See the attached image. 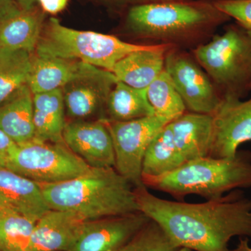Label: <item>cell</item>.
I'll return each mask as SVG.
<instances>
[{
    "label": "cell",
    "instance_id": "obj_7",
    "mask_svg": "<svg viewBox=\"0 0 251 251\" xmlns=\"http://www.w3.org/2000/svg\"><path fill=\"white\" fill-rule=\"evenodd\" d=\"M4 168L37 184H52L76 178L92 168L64 142L54 143L34 139L15 144Z\"/></svg>",
    "mask_w": 251,
    "mask_h": 251
},
{
    "label": "cell",
    "instance_id": "obj_9",
    "mask_svg": "<svg viewBox=\"0 0 251 251\" xmlns=\"http://www.w3.org/2000/svg\"><path fill=\"white\" fill-rule=\"evenodd\" d=\"M165 69L186 109L196 113H214L222 96L197 61L172 49L167 54Z\"/></svg>",
    "mask_w": 251,
    "mask_h": 251
},
{
    "label": "cell",
    "instance_id": "obj_33",
    "mask_svg": "<svg viewBox=\"0 0 251 251\" xmlns=\"http://www.w3.org/2000/svg\"><path fill=\"white\" fill-rule=\"evenodd\" d=\"M23 11H29L36 9L38 0H15Z\"/></svg>",
    "mask_w": 251,
    "mask_h": 251
},
{
    "label": "cell",
    "instance_id": "obj_19",
    "mask_svg": "<svg viewBox=\"0 0 251 251\" xmlns=\"http://www.w3.org/2000/svg\"><path fill=\"white\" fill-rule=\"evenodd\" d=\"M34 140L63 143L65 105L62 89L33 94Z\"/></svg>",
    "mask_w": 251,
    "mask_h": 251
},
{
    "label": "cell",
    "instance_id": "obj_15",
    "mask_svg": "<svg viewBox=\"0 0 251 251\" xmlns=\"http://www.w3.org/2000/svg\"><path fill=\"white\" fill-rule=\"evenodd\" d=\"M0 209H10L37 222L50 208L37 183L0 168Z\"/></svg>",
    "mask_w": 251,
    "mask_h": 251
},
{
    "label": "cell",
    "instance_id": "obj_24",
    "mask_svg": "<svg viewBox=\"0 0 251 251\" xmlns=\"http://www.w3.org/2000/svg\"><path fill=\"white\" fill-rule=\"evenodd\" d=\"M184 161L175 147L169 123L153 138L145 152L143 176H158L175 171Z\"/></svg>",
    "mask_w": 251,
    "mask_h": 251
},
{
    "label": "cell",
    "instance_id": "obj_34",
    "mask_svg": "<svg viewBox=\"0 0 251 251\" xmlns=\"http://www.w3.org/2000/svg\"><path fill=\"white\" fill-rule=\"evenodd\" d=\"M230 251H251V247L249 246L248 238H245V239L241 238L237 248Z\"/></svg>",
    "mask_w": 251,
    "mask_h": 251
},
{
    "label": "cell",
    "instance_id": "obj_14",
    "mask_svg": "<svg viewBox=\"0 0 251 251\" xmlns=\"http://www.w3.org/2000/svg\"><path fill=\"white\" fill-rule=\"evenodd\" d=\"M85 221L71 211L50 209L36 223L27 251H70Z\"/></svg>",
    "mask_w": 251,
    "mask_h": 251
},
{
    "label": "cell",
    "instance_id": "obj_35",
    "mask_svg": "<svg viewBox=\"0 0 251 251\" xmlns=\"http://www.w3.org/2000/svg\"><path fill=\"white\" fill-rule=\"evenodd\" d=\"M178 251H193L191 250V249H186V248H181V249H179Z\"/></svg>",
    "mask_w": 251,
    "mask_h": 251
},
{
    "label": "cell",
    "instance_id": "obj_11",
    "mask_svg": "<svg viewBox=\"0 0 251 251\" xmlns=\"http://www.w3.org/2000/svg\"><path fill=\"white\" fill-rule=\"evenodd\" d=\"M113 73L94 67L62 89L66 116L72 120L89 119L105 112L109 94L117 83Z\"/></svg>",
    "mask_w": 251,
    "mask_h": 251
},
{
    "label": "cell",
    "instance_id": "obj_3",
    "mask_svg": "<svg viewBox=\"0 0 251 251\" xmlns=\"http://www.w3.org/2000/svg\"><path fill=\"white\" fill-rule=\"evenodd\" d=\"M148 188L182 201L189 195L216 199L236 189L251 188V151H238L230 158L206 156L186 162L158 176H143Z\"/></svg>",
    "mask_w": 251,
    "mask_h": 251
},
{
    "label": "cell",
    "instance_id": "obj_17",
    "mask_svg": "<svg viewBox=\"0 0 251 251\" xmlns=\"http://www.w3.org/2000/svg\"><path fill=\"white\" fill-rule=\"evenodd\" d=\"M169 125L175 147L184 163L209 156L212 143L211 115L185 112Z\"/></svg>",
    "mask_w": 251,
    "mask_h": 251
},
{
    "label": "cell",
    "instance_id": "obj_10",
    "mask_svg": "<svg viewBox=\"0 0 251 251\" xmlns=\"http://www.w3.org/2000/svg\"><path fill=\"white\" fill-rule=\"evenodd\" d=\"M212 117V143L209 156L230 158L242 144L251 141V98L242 100L223 96Z\"/></svg>",
    "mask_w": 251,
    "mask_h": 251
},
{
    "label": "cell",
    "instance_id": "obj_2",
    "mask_svg": "<svg viewBox=\"0 0 251 251\" xmlns=\"http://www.w3.org/2000/svg\"><path fill=\"white\" fill-rule=\"evenodd\" d=\"M38 184L50 209L71 211L85 221L139 211L135 186L115 168H92L69 181Z\"/></svg>",
    "mask_w": 251,
    "mask_h": 251
},
{
    "label": "cell",
    "instance_id": "obj_26",
    "mask_svg": "<svg viewBox=\"0 0 251 251\" xmlns=\"http://www.w3.org/2000/svg\"><path fill=\"white\" fill-rule=\"evenodd\" d=\"M36 223L16 211L0 209V251H27Z\"/></svg>",
    "mask_w": 251,
    "mask_h": 251
},
{
    "label": "cell",
    "instance_id": "obj_30",
    "mask_svg": "<svg viewBox=\"0 0 251 251\" xmlns=\"http://www.w3.org/2000/svg\"><path fill=\"white\" fill-rule=\"evenodd\" d=\"M21 11L15 0H0V21L14 16Z\"/></svg>",
    "mask_w": 251,
    "mask_h": 251
},
{
    "label": "cell",
    "instance_id": "obj_37",
    "mask_svg": "<svg viewBox=\"0 0 251 251\" xmlns=\"http://www.w3.org/2000/svg\"></svg>",
    "mask_w": 251,
    "mask_h": 251
},
{
    "label": "cell",
    "instance_id": "obj_4",
    "mask_svg": "<svg viewBox=\"0 0 251 251\" xmlns=\"http://www.w3.org/2000/svg\"><path fill=\"white\" fill-rule=\"evenodd\" d=\"M229 19L214 4L158 0L132 6L126 22L134 35L173 45L199 39Z\"/></svg>",
    "mask_w": 251,
    "mask_h": 251
},
{
    "label": "cell",
    "instance_id": "obj_1",
    "mask_svg": "<svg viewBox=\"0 0 251 251\" xmlns=\"http://www.w3.org/2000/svg\"><path fill=\"white\" fill-rule=\"evenodd\" d=\"M134 191L139 211L159 225L179 248L230 251L232 237L251 238V198L240 189L202 203L161 199L145 185Z\"/></svg>",
    "mask_w": 251,
    "mask_h": 251
},
{
    "label": "cell",
    "instance_id": "obj_22",
    "mask_svg": "<svg viewBox=\"0 0 251 251\" xmlns=\"http://www.w3.org/2000/svg\"><path fill=\"white\" fill-rule=\"evenodd\" d=\"M106 120L126 122L152 116L154 110L149 102L147 90H139L117 81L105 105Z\"/></svg>",
    "mask_w": 251,
    "mask_h": 251
},
{
    "label": "cell",
    "instance_id": "obj_25",
    "mask_svg": "<svg viewBox=\"0 0 251 251\" xmlns=\"http://www.w3.org/2000/svg\"><path fill=\"white\" fill-rule=\"evenodd\" d=\"M147 97L155 115L169 122L186 112V105L166 69L149 86Z\"/></svg>",
    "mask_w": 251,
    "mask_h": 251
},
{
    "label": "cell",
    "instance_id": "obj_29",
    "mask_svg": "<svg viewBox=\"0 0 251 251\" xmlns=\"http://www.w3.org/2000/svg\"><path fill=\"white\" fill-rule=\"evenodd\" d=\"M41 8L46 13L55 15L60 13L67 6L68 0H38Z\"/></svg>",
    "mask_w": 251,
    "mask_h": 251
},
{
    "label": "cell",
    "instance_id": "obj_31",
    "mask_svg": "<svg viewBox=\"0 0 251 251\" xmlns=\"http://www.w3.org/2000/svg\"><path fill=\"white\" fill-rule=\"evenodd\" d=\"M15 144L16 143L0 130V168H4L10 150L14 146Z\"/></svg>",
    "mask_w": 251,
    "mask_h": 251
},
{
    "label": "cell",
    "instance_id": "obj_18",
    "mask_svg": "<svg viewBox=\"0 0 251 251\" xmlns=\"http://www.w3.org/2000/svg\"><path fill=\"white\" fill-rule=\"evenodd\" d=\"M93 67L77 59L45 57L34 53L27 85L33 94L59 90Z\"/></svg>",
    "mask_w": 251,
    "mask_h": 251
},
{
    "label": "cell",
    "instance_id": "obj_21",
    "mask_svg": "<svg viewBox=\"0 0 251 251\" xmlns=\"http://www.w3.org/2000/svg\"><path fill=\"white\" fill-rule=\"evenodd\" d=\"M44 29V14L37 9L21 11L0 21V49L34 52Z\"/></svg>",
    "mask_w": 251,
    "mask_h": 251
},
{
    "label": "cell",
    "instance_id": "obj_32",
    "mask_svg": "<svg viewBox=\"0 0 251 251\" xmlns=\"http://www.w3.org/2000/svg\"><path fill=\"white\" fill-rule=\"evenodd\" d=\"M105 2L114 5H126L133 4V6L136 4H143V3L150 2V1H158V0H101Z\"/></svg>",
    "mask_w": 251,
    "mask_h": 251
},
{
    "label": "cell",
    "instance_id": "obj_28",
    "mask_svg": "<svg viewBox=\"0 0 251 251\" xmlns=\"http://www.w3.org/2000/svg\"><path fill=\"white\" fill-rule=\"evenodd\" d=\"M214 5L226 16L235 20L251 37V0H218Z\"/></svg>",
    "mask_w": 251,
    "mask_h": 251
},
{
    "label": "cell",
    "instance_id": "obj_36",
    "mask_svg": "<svg viewBox=\"0 0 251 251\" xmlns=\"http://www.w3.org/2000/svg\"><path fill=\"white\" fill-rule=\"evenodd\" d=\"M165 1H171V0H165Z\"/></svg>",
    "mask_w": 251,
    "mask_h": 251
},
{
    "label": "cell",
    "instance_id": "obj_27",
    "mask_svg": "<svg viewBox=\"0 0 251 251\" xmlns=\"http://www.w3.org/2000/svg\"><path fill=\"white\" fill-rule=\"evenodd\" d=\"M161 226L150 220L120 251H178Z\"/></svg>",
    "mask_w": 251,
    "mask_h": 251
},
{
    "label": "cell",
    "instance_id": "obj_5",
    "mask_svg": "<svg viewBox=\"0 0 251 251\" xmlns=\"http://www.w3.org/2000/svg\"><path fill=\"white\" fill-rule=\"evenodd\" d=\"M147 46L130 44L116 36L96 31L76 30L51 18L43 29L34 53L77 59L112 72L120 59Z\"/></svg>",
    "mask_w": 251,
    "mask_h": 251
},
{
    "label": "cell",
    "instance_id": "obj_12",
    "mask_svg": "<svg viewBox=\"0 0 251 251\" xmlns=\"http://www.w3.org/2000/svg\"><path fill=\"white\" fill-rule=\"evenodd\" d=\"M150 220L138 211L86 221L70 251H120Z\"/></svg>",
    "mask_w": 251,
    "mask_h": 251
},
{
    "label": "cell",
    "instance_id": "obj_23",
    "mask_svg": "<svg viewBox=\"0 0 251 251\" xmlns=\"http://www.w3.org/2000/svg\"><path fill=\"white\" fill-rule=\"evenodd\" d=\"M34 52L0 49V105L28 85Z\"/></svg>",
    "mask_w": 251,
    "mask_h": 251
},
{
    "label": "cell",
    "instance_id": "obj_6",
    "mask_svg": "<svg viewBox=\"0 0 251 251\" xmlns=\"http://www.w3.org/2000/svg\"><path fill=\"white\" fill-rule=\"evenodd\" d=\"M193 54L222 97L242 99L251 90V37L238 25L198 46Z\"/></svg>",
    "mask_w": 251,
    "mask_h": 251
},
{
    "label": "cell",
    "instance_id": "obj_8",
    "mask_svg": "<svg viewBox=\"0 0 251 251\" xmlns=\"http://www.w3.org/2000/svg\"><path fill=\"white\" fill-rule=\"evenodd\" d=\"M105 122L113 143L115 169L135 187L144 185L142 169L145 152L157 133L170 122L156 115L130 121Z\"/></svg>",
    "mask_w": 251,
    "mask_h": 251
},
{
    "label": "cell",
    "instance_id": "obj_13",
    "mask_svg": "<svg viewBox=\"0 0 251 251\" xmlns=\"http://www.w3.org/2000/svg\"><path fill=\"white\" fill-rule=\"evenodd\" d=\"M63 140L90 168H115V150L105 120L67 122Z\"/></svg>",
    "mask_w": 251,
    "mask_h": 251
},
{
    "label": "cell",
    "instance_id": "obj_16",
    "mask_svg": "<svg viewBox=\"0 0 251 251\" xmlns=\"http://www.w3.org/2000/svg\"><path fill=\"white\" fill-rule=\"evenodd\" d=\"M173 45H148L127 54L115 64L112 73L117 80L139 90H147L165 70L167 54Z\"/></svg>",
    "mask_w": 251,
    "mask_h": 251
},
{
    "label": "cell",
    "instance_id": "obj_20",
    "mask_svg": "<svg viewBox=\"0 0 251 251\" xmlns=\"http://www.w3.org/2000/svg\"><path fill=\"white\" fill-rule=\"evenodd\" d=\"M0 130L16 144L34 139L33 94L28 85L0 105Z\"/></svg>",
    "mask_w": 251,
    "mask_h": 251
}]
</instances>
